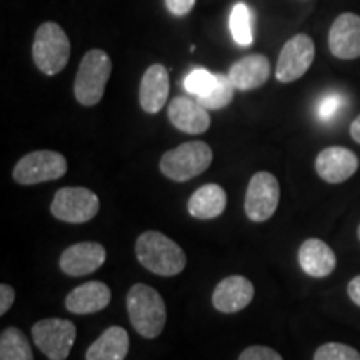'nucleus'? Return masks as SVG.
Listing matches in <instances>:
<instances>
[{
	"mask_svg": "<svg viewBox=\"0 0 360 360\" xmlns=\"http://www.w3.org/2000/svg\"><path fill=\"white\" fill-rule=\"evenodd\" d=\"M135 255L147 270L162 277H172L186 269V252L162 232L147 231L137 238Z\"/></svg>",
	"mask_w": 360,
	"mask_h": 360,
	"instance_id": "nucleus-1",
	"label": "nucleus"
},
{
	"mask_svg": "<svg viewBox=\"0 0 360 360\" xmlns=\"http://www.w3.org/2000/svg\"><path fill=\"white\" fill-rule=\"evenodd\" d=\"M169 120L180 132L199 135L210 127L209 109H205L195 97H175L169 103Z\"/></svg>",
	"mask_w": 360,
	"mask_h": 360,
	"instance_id": "nucleus-14",
	"label": "nucleus"
},
{
	"mask_svg": "<svg viewBox=\"0 0 360 360\" xmlns=\"http://www.w3.org/2000/svg\"><path fill=\"white\" fill-rule=\"evenodd\" d=\"M130 339L124 327L112 326L85 352V360H125Z\"/></svg>",
	"mask_w": 360,
	"mask_h": 360,
	"instance_id": "nucleus-20",
	"label": "nucleus"
},
{
	"mask_svg": "<svg viewBox=\"0 0 360 360\" xmlns=\"http://www.w3.org/2000/svg\"><path fill=\"white\" fill-rule=\"evenodd\" d=\"M187 207L192 217L202 220L215 219L227 207V193L217 184H207L192 193Z\"/></svg>",
	"mask_w": 360,
	"mask_h": 360,
	"instance_id": "nucleus-21",
	"label": "nucleus"
},
{
	"mask_svg": "<svg viewBox=\"0 0 360 360\" xmlns=\"http://www.w3.org/2000/svg\"><path fill=\"white\" fill-rule=\"evenodd\" d=\"M314 360H360V354L350 345L328 342L315 350Z\"/></svg>",
	"mask_w": 360,
	"mask_h": 360,
	"instance_id": "nucleus-26",
	"label": "nucleus"
},
{
	"mask_svg": "<svg viewBox=\"0 0 360 360\" xmlns=\"http://www.w3.org/2000/svg\"><path fill=\"white\" fill-rule=\"evenodd\" d=\"M233 84L229 74H217V80H215L214 89L207 94L205 97L197 98L205 109L209 110H220L227 107L233 98Z\"/></svg>",
	"mask_w": 360,
	"mask_h": 360,
	"instance_id": "nucleus-24",
	"label": "nucleus"
},
{
	"mask_svg": "<svg viewBox=\"0 0 360 360\" xmlns=\"http://www.w3.org/2000/svg\"><path fill=\"white\" fill-rule=\"evenodd\" d=\"M195 6V0H165V7L175 17H184Z\"/></svg>",
	"mask_w": 360,
	"mask_h": 360,
	"instance_id": "nucleus-29",
	"label": "nucleus"
},
{
	"mask_svg": "<svg viewBox=\"0 0 360 360\" xmlns=\"http://www.w3.org/2000/svg\"><path fill=\"white\" fill-rule=\"evenodd\" d=\"M112 74V60L109 53L94 49L85 53L75 75L74 96L85 107L97 105L102 101L107 82Z\"/></svg>",
	"mask_w": 360,
	"mask_h": 360,
	"instance_id": "nucleus-3",
	"label": "nucleus"
},
{
	"mask_svg": "<svg viewBox=\"0 0 360 360\" xmlns=\"http://www.w3.org/2000/svg\"><path fill=\"white\" fill-rule=\"evenodd\" d=\"M32 57L45 75H56L64 70L70 58V40L64 29L56 22L40 25L32 44Z\"/></svg>",
	"mask_w": 360,
	"mask_h": 360,
	"instance_id": "nucleus-5",
	"label": "nucleus"
},
{
	"mask_svg": "<svg viewBox=\"0 0 360 360\" xmlns=\"http://www.w3.org/2000/svg\"><path fill=\"white\" fill-rule=\"evenodd\" d=\"M345 107V98L342 94L330 92L326 94L321 101L317 102V109H315V114H317V119L321 122H330L332 119H335L339 115V112Z\"/></svg>",
	"mask_w": 360,
	"mask_h": 360,
	"instance_id": "nucleus-27",
	"label": "nucleus"
},
{
	"mask_svg": "<svg viewBox=\"0 0 360 360\" xmlns=\"http://www.w3.org/2000/svg\"><path fill=\"white\" fill-rule=\"evenodd\" d=\"M77 328L67 319H44L34 323V344L51 360H65L74 347Z\"/></svg>",
	"mask_w": 360,
	"mask_h": 360,
	"instance_id": "nucleus-8",
	"label": "nucleus"
},
{
	"mask_svg": "<svg viewBox=\"0 0 360 360\" xmlns=\"http://www.w3.org/2000/svg\"><path fill=\"white\" fill-rule=\"evenodd\" d=\"M315 58L314 40L307 34H297L282 47L277 60L276 77L278 82L290 84L299 80L310 69Z\"/></svg>",
	"mask_w": 360,
	"mask_h": 360,
	"instance_id": "nucleus-10",
	"label": "nucleus"
},
{
	"mask_svg": "<svg viewBox=\"0 0 360 360\" xmlns=\"http://www.w3.org/2000/svg\"><path fill=\"white\" fill-rule=\"evenodd\" d=\"M67 172L65 157L53 150H35L22 157L13 167V180L20 186L57 180Z\"/></svg>",
	"mask_w": 360,
	"mask_h": 360,
	"instance_id": "nucleus-6",
	"label": "nucleus"
},
{
	"mask_svg": "<svg viewBox=\"0 0 360 360\" xmlns=\"http://www.w3.org/2000/svg\"><path fill=\"white\" fill-rule=\"evenodd\" d=\"M15 300V290L7 283L0 285V315H6Z\"/></svg>",
	"mask_w": 360,
	"mask_h": 360,
	"instance_id": "nucleus-30",
	"label": "nucleus"
},
{
	"mask_svg": "<svg viewBox=\"0 0 360 360\" xmlns=\"http://www.w3.org/2000/svg\"><path fill=\"white\" fill-rule=\"evenodd\" d=\"M281 200L278 180L270 172H257L245 192V214L252 222H265L276 214Z\"/></svg>",
	"mask_w": 360,
	"mask_h": 360,
	"instance_id": "nucleus-9",
	"label": "nucleus"
},
{
	"mask_svg": "<svg viewBox=\"0 0 360 360\" xmlns=\"http://www.w3.org/2000/svg\"><path fill=\"white\" fill-rule=\"evenodd\" d=\"M101 200L85 187H64L57 191L51 204L56 219L69 224H84L98 214Z\"/></svg>",
	"mask_w": 360,
	"mask_h": 360,
	"instance_id": "nucleus-7",
	"label": "nucleus"
},
{
	"mask_svg": "<svg viewBox=\"0 0 360 360\" xmlns=\"http://www.w3.org/2000/svg\"><path fill=\"white\" fill-rule=\"evenodd\" d=\"M0 360H34L32 347L24 332L17 327H7L0 335Z\"/></svg>",
	"mask_w": 360,
	"mask_h": 360,
	"instance_id": "nucleus-22",
	"label": "nucleus"
},
{
	"mask_svg": "<svg viewBox=\"0 0 360 360\" xmlns=\"http://www.w3.org/2000/svg\"><path fill=\"white\" fill-rule=\"evenodd\" d=\"M212 148L202 141L180 143L160 159V172L174 182H187L212 164Z\"/></svg>",
	"mask_w": 360,
	"mask_h": 360,
	"instance_id": "nucleus-4",
	"label": "nucleus"
},
{
	"mask_svg": "<svg viewBox=\"0 0 360 360\" xmlns=\"http://www.w3.org/2000/svg\"><path fill=\"white\" fill-rule=\"evenodd\" d=\"M350 135L357 143H360V115L354 120L352 125H350Z\"/></svg>",
	"mask_w": 360,
	"mask_h": 360,
	"instance_id": "nucleus-32",
	"label": "nucleus"
},
{
	"mask_svg": "<svg viewBox=\"0 0 360 360\" xmlns=\"http://www.w3.org/2000/svg\"><path fill=\"white\" fill-rule=\"evenodd\" d=\"M105 249L97 242H80L62 252L60 270L70 277H82L96 272L105 262Z\"/></svg>",
	"mask_w": 360,
	"mask_h": 360,
	"instance_id": "nucleus-12",
	"label": "nucleus"
},
{
	"mask_svg": "<svg viewBox=\"0 0 360 360\" xmlns=\"http://www.w3.org/2000/svg\"><path fill=\"white\" fill-rule=\"evenodd\" d=\"M328 47L337 58L352 60L360 57V17L357 13H340L328 32Z\"/></svg>",
	"mask_w": 360,
	"mask_h": 360,
	"instance_id": "nucleus-11",
	"label": "nucleus"
},
{
	"mask_svg": "<svg viewBox=\"0 0 360 360\" xmlns=\"http://www.w3.org/2000/svg\"><path fill=\"white\" fill-rule=\"evenodd\" d=\"M357 237H359V240H360V225H359V229H357Z\"/></svg>",
	"mask_w": 360,
	"mask_h": 360,
	"instance_id": "nucleus-33",
	"label": "nucleus"
},
{
	"mask_svg": "<svg viewBox=\"0 0 360 360\" xmlns=\"http://www.w3.org/2000/svg\"><path fill=\"white\" fill-rule=\"evenodd\" d=\"M127 312L139 335L155 339L167 322V307L154 287L135 283L127 294Z\"/></svg>",
	"mask_w": 360,
	"mask_h": 360,
	"instance_id": "nucleus-2",
	"label": "nucleus"
},
{
	"mask_svg": "<svg viewBox=\"0 0 360 360\" xmlns=\"http://www.w3.org/2000/svg\"><path fill=\"white\" fill-rule=\"evenodd\" d=\"M347 294L350 297V300H352L355 305H359V307H360V276L354 277L352 281L349 282Z\"/></svg>",
	"mask_w": 360,
	"mask_h": 360,
	"instance_id": "nucleus-31",
	"label": "nucleus"
},
{
	"mask_svg": "<svg viewBox=\"0 0 360 360\" xmlns=\"http://www.w3.org/2000/svg\"><path fill=\"white\" fill-rule=\"evenodd\" d=\"M233 87L238 90H254L262 87L270 77V60L262 53H252L233 62L229 70Z\"/></svg>",
	"mask_w": 360,
	"mask_h": 360,
	"instance_id": "nucleus-17",
	"label": "nucleus"
},
{
	"mask_svg": "<svg viewBox=\"0 0 360 360\" xmlns=\"http://www.w3.org/2000/svg\"><path fill=\"white\" fill-rule=\"evenodd\" d=\"M238 360H283L277 350L265 347V345H252L238 355Z\"/></svg>",
	"mask_w": 360,
	"mask_h": 360,
	"instance_id": "nucleus-28",
	"label": "nucleus"
},
{
	"mask_svg": "<svg viewBox=\"0 0 360 360\" xmlns=\"http://www.w3.org/2000/svg\"><path fill=\"white\" fill-rule=\"evenodd\" d=\"M215 80H217V74H212L205 69H193L184 79V89L195 98H200L214 89Z\"/></svg>",
	"mask_w": 360,
	"mask_h": 360,
	"instance_id": "nucleus-25",
	"label": "nucleus"
},
{
	"mask_svg": "<svg viewBox=\"0 0 360 360\" xmlns=\"http://www.w3.org/2000/svg\"><path fill=\"white\" fill-rule=\"evenodd\" d=\"M231 32L233 40L242 47H249L254 40L252 34V12L247 4L238 2L231 12Z\"/></svg>",
	"mask_w": 360,
	"mask_h": 360,
	"instance_id": "nucleus-23",
	"label": "nucleus"
},
{
	"mask_svg": "<svg viewBox=\"0 0 360 360\" xmlns=\"http://www.w3.org/2000/svg\"><path fill=\"white\" fill-rule=\"evenodd\" d=\"M110 289L103 282H87L82 285L75 287L74 290L67 295L65 307L72 314H94L103 310L110 304Z\"/></svg>",
	"mask_w": 360,
	"mask_h": 360,
	"instance_id": "nucleus-19",
	"label": "nucleus"
},
{
	"mask_svg": "<svg viewBox=\"0 0 360 360\" xmlns=\"http://www.w3.org/2000/svg\"><path fill=\"white\" fill-rule=\"evenodd\" d=\"M254 285L249 278L231 276L220 281L212 294V304L219 312L236 314L244 310L254 299Z\"/></svg>",
	"mask_w": 360,
	"mask_h": 360,
	"instance_id": "nucleus-15",
	"label": "nucleus"
},
{
	"mask_svg": "<svg viewBox=\"0 0 360 360\" xmlns=\"http://www.w3.org/2000/svg\"><path fill=\"white\" fill-rule=\"evenodd\" d=\"M169 97V70L162 64L150 65L139 87V102L147 114H157L165 107Z\"/></svg>",
	"mask_w": 360,
	"mask_h": 360,
	"instance_id": "nucleus-16",
	"label": "nucleus"
},
{
	"mask_svg": "<svg viewBox=\"0 0 360 360\" xmlns=\"http://www.w3.org/2000/svg\"><path fill=\"white\" fill-rule=\"evenodd\" d=\"M299 265L307 276L322 278L334 272L337 257L321 238H307L299 249Z\"/></svg>",
	"mask_w": 360,
	"mask_h": 360,
	"instance_id": "nucleus-18",
	"label": "nucleus"
},
{
	"mask_svg": "<svg viewBox=\"0 0 360 360\" xmlns=\"http://www.w3.org/2000/svg\"><path fill=\"white\" fill-rule=\"evenodd\" d=\"M359 169V157L345 147H327L319 152L315 170L328 184H342Z\"/></svg>",
	"mask_w": 360,
	"mask_h": 360,
	"instance_id": "nucleus-13",
	"label": "nucleus"
}]
</instances>
